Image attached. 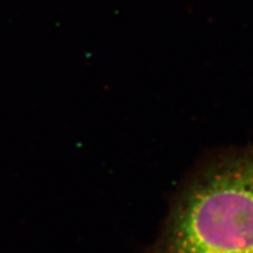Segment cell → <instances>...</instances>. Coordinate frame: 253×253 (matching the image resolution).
Wrapping results in <instances>:
<instances>
[{"label": "cell", "mask_w": 253, "mask_h": 253, "mask_svg": "<svg viewBox=\"0 0 253 253\" xmlns=\"http://www.w3.org/2000/svg\"><path fill=\"white\" fill-rule=\"evenodd\" d=\"M145 253H253V148L203 164L179 189Z\"/></svg>", "instance_id": "obj_1"}]
</instances>
